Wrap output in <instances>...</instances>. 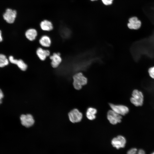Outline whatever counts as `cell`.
<instances>
[{
    "mask_svg": "<svg viewBox=\"0 0 154 154\" xmlns=\"http://www.w3.org/2000/svg\"><path fill=\"white\" fill-rule=\"evenodd\" d=\"M73 78V86L77 90L81 89L82 86L86 84L87 83V79L81 72L77 73L74 74Z\"/></svg>",
    "mask_w": 154,
    "mask_h": 154,
    "instance_id": "6da1fadb",
    "label": "cell"
},
{
    "mask_svg": "<svg viewBox=\"0 0 154 154\" xmlns=\"http://www.w3.org/2000/svg\"><path fill=\"white\" fill-rule=\"evenodd\" d=\"M143 98V95L142 92L137 90H134L132 92L130 100L135 106H139L142 105Z\"/></svg>",
    "mask_w": 154,
    "mask_h": 154,
    "instance_id": "7a4b0ae2",
    "label": "cell"
},
{
    "mask_svg": "<svg viewBox=\"0 0 154 154\" xmlns=\"http://www.w3.org/2000/svg\"><path fill=\"white\" fill-rule=\"evenodd\" d=\"M107 118L110 123L113 125H115L121 121L122 117L121 115L112 110L108 112Z\"/></svg>",
    "mask_w": 154,
    "mask_h": 154,
    "instance_id": "3957f363",
    "label": "cell"
},
{
    "mask_svg": "<svg viewBox=\"0 0 154 154\" xmlns=\"http://www.w3.org/2000/svg\"><path fill=\"white\" fill-rule=\"evenodd\" d=\"M70 121L73 123L80 121L83 117L82 114L77 109H74L71 111L68 114Z\"/></svg>",
    "mask_w": 154,
    "mask_h": 154,
    "instance_id": "277c9868",
    "label": "cell"
},
{
    "mask_svg": "<svg viewBox=\"0 0 154 154\" xmlns=\"http://www.w3.org/2000/svg\"><path fill=\"white\" fill-rule=\"evenodd\" d=\"M109 105L112 110L121 116L125 115L129 112L128 108L124 105H115L111 103L109 104Z\"/></svg>",
    "mask_w": 154,
    "mask_h": 154,
    "instance_id": "5b68a950",
    "label": "cell"
},
{
    "mask_svg": "<svg viewBox=\"0 0 154 154\" xmlns=\"http://www.w3.org/2000/svg\"><path fill=\"white\" fill-rule=\"evenodd\" d=\"M126 143V139L122 135H118L114 138L111 141L112 146L117 149L124 147Z\"/></svg>",
    "mask_w": 154,
    "mask_h": 154,
    "instance_id": "8992f818",
    "label": "cell"
},
{
    "mask_svg": "<svg viewBox=\"0 0 154 154\" xmlns=\"http://www.w3.org/2000/svg\"><path fill=\"white\" fill-rule=\"evenodd\" d=\"M20 119L22 125L27 127H31L35 123L34 118L30 114H22L20 116Z\"/></svg>",
    "mask_w": 154,
    "mask_h": 154,
    "instance_id": "52a82bcc",
    "label": "cell"
},
{
    "mask_svg": "<svg viewBox=\"0 0 154 154\" xmlns=\"http://www.w3.org/2000/svg\"><path fill=\"white\" fill-rule=\"evenodd\" d=\"M17 15L16 11L10 9H7L3 15L5 20L9 23H12L15 21Z\"/></svg>",
    "mask_w": 154,
    "mask_h": 154,
    "instance_id": "ba28073f",
    "label": "cell"
},
{
    "mask_svg": "<svg viewBox=\"0 0 154 154\" xmlns=\"http://www.w3.org/2000/svg\"><path fill=\"white\" fill-rule=\"evenodd\" d=\"M9 60L11 63L16 65L21 70L25 71L27 68V65L22 59H15L13 56H10L9 57Z\"/></svg>",
    "mask_w": 154,
    "mask_h": 154,
    "instance_id": "9c48e42d",
    "label": "cell"
},
{
    "mask_svg": "<svg viewBox=\"0 0 154 154\" xmlns=\"http://www.w3.org/2000/svg\"><path fill=\"white\" fill-rule=\"evenodd\" d=\"M129 23L127 24V26L130 29L137 30L141 27V21L135 17L130 18L129 20Z\"/></svg>",
    "mask_w": 154,
    "mask_h": 154,
    "instance_id": "30bf717a",
    "label": "cell"
},
{
    "mask_svg": "<svg viewBox=\"0 0 154 154\" xmlns=\"http://www.w3.org/2000/svg\"><path fill=\"white\" fill-rule=\"evenodd\" d=\"M50 59L51 60V65L54 68L58 67L62 61V59L59 53H54L50 56Z\"/></svg>",
    "mask_w": 154,
    "mask_h": 154,
    "instance_id": "8fae6325",
    "label": "cell"
},
{
    "mask_svg": "<svg viewBox=\"0 0 154 154\" xmlns=\"http://www.w3.org/2000/svg\"><path fill=\"white\" fill-rule=\"evenodd\" d=\"M37 55L42 61L44 60L50 54V51L47 50H44L41 48H38L36 52Z\"/></svg>",
    "mask_w": 154,
    "mask_h": 154,
    "instance_id": "7c38bea8",
    "label": "cell"
},
{
    "mask_svg": "<svg viewBox=\"0 0 154 154\" xmlns=\"http://www.w3.org/2000/svg\"><path fill=\"white\" fill-rule=\"evenodd\" d=\"M37 34V31L35 29L31 28L26 31L25 35L26 38L28 40L32 41L35 39Z\"/></svg>",
    "mask_w": 154,
    "mask_h": 154,
    "instance_id": "4fadbf2b",
    "label": "cell"
},
{
    "mask_svg": "<svg viewBox=\"0 0 154 154\" xmlns=\"http://www.w3.org/2000/svg\"><path fill=\"white\" fill-rule=\"evenodd\" d=\"M41 29L45 31H50L53 29L52 23L50 21L45 20L42 21L40 24Z\"/></svg>",
    "mask_w": 154,
    "mask_h": 154,
    "instance_id": "5bb4252c",
    "label": "cell"
},
{
    "mask_svg": "<svg viewBox=\"0 0 154 154\" xmlns=\"http://www.w3.org/2000/svg\"><path fill=\"white\" fill-rule=\"evenodd\" d=\"M39 42L42 46L44 47H48L51 45V41L48 36L45 35L40 38L39 40Z\"/></svg>",
    "mask_w": 154,
    "mask_h": 154,
    "instance_id": "9a60e30c",
    "label": "cell"
},
{
    "mask_svg": "<svg viewBox=\"0 0 154 154\" xmlns=\"http://www.w3.org/2000/svg\"><path fill=\"white\" fill-rule=\"evenodd\" d=\"M97 112V110L95 108L92 107L89 108L86 112V116L88 119L93 120L96 118L95 115Z\"/></svg>",
    "mask_w": 154,
    "mask_h": 154,
    "instance_id": "2e32d148",
    "label": "cell"
},
{
    "mask_svg": "<svg viewBox=\"0 0 154 154\" xmlns=\"http://www.w3.org/2000/svg\"><path fill=\"white\" fill-rule=\"evenodd\" d=\"M9 60L5 55L0 54V67H3L7 65L9 63Z\"/></svg>",
    "mask_w": 154,
    "mask_h": 154,
    "instance_id": "e0dca14e",
    "label": "cell"
},
{
    "mask_svg": "<svg viewBox=\"0 0 154 154\" xmlns=\"http://www.w3.org/2000/svg\"><path fill=\"white\" fill-rule=\"evenodd\" d=\"M127 154H145L144 151L142 149H137L133 148L129 149L127 152Z\"/></svg>",
    "mask_w": 154,
    "mask_h": 154,
    "instance_id": "ac0fdd59",
    "label": "cell"
},
{
    "mask_svg": "<svg viewBox=\"0 0 154 154\" xmlns=\"http://www.w3.org/2000/svg\"><path fill=\"white\" fill-rule=\"evenodd\" d=\"M148 73L150 76L154 79V66L151 67L149 69Z\"/></svg>",
    "mask_w": 154,
    "mask_h": 154,
    "instance_id": "d6986e66",
    "label": "cell"
},
{
    "mask_svg": "<svg viewBox=\"0 0 154 154\" xmlns=\"http://www.w3.org/2000/svg\"><path fill=\"white\" fill-rule=\"evenodd\" d=\"M103 3L106 5H109L111 4L113 0H102Z\"/></svg>",
    "mask_w": 154,
    "mask_h": 154,
    "instance_id": "ffe728a7",
    "label": "cell"
},
{
    "mask_svg": "<svg viewBox=\"0 0 154 154\" xmlns=\"http://www.w3.org/2000/svg\"><path fill=\"white\" fill-rule=\"evenodd\" d=\"M3 97V94L1 90L0 89V104L2 102V99Z\"/></svg>",
    "mask_w": 154,
    "mask_h": 154,
    "instance_id": "44dd1931",
    "label": "cell"
},
{
    "mask_svg": "<svg viewBox=\"0 0 154 154\" xmlns=\"http://www.w3.org/2000/svg\"><path fill=\"white\" fill-rule=\"evenodd\" d=\"M3 37L2 35V33L1 31L0 30V42L3 40Z\"/></svg>",
    "mask_w": 154,
    "mask_h": 154,
    "instance_id": "7402d4cb",
    "label": "cell"
},
{
    "mask_svg": "<svg viewBox=\"0 0 154 154\" xmlns=\"http://www.w3.org/2000/svg\"><path fill=\"white\" fill-rule=\"evenodd\" d=\"M151 154H154V152H153V153H151Z\"/></svg>",
    "mask_w": 154,
    "mask_h": 154,
    "instance_id": "603a6c76",
    "label": "cell"
},
{
    "mask_svg": "<svg viewBox=\"0 0 154 154\" xmlns=\"http://www.w3.org/2000/svg\"><path fill=\"white\" fill-rule=\"evenodd\" d=\"M91 0L92 1H95V0Z\"/></svg>",
    "mask_w": 154,
    "mask_h": 154,
    "instance_id": "cb8c5ba5",
    "label": "cell"
}]
</instances>
